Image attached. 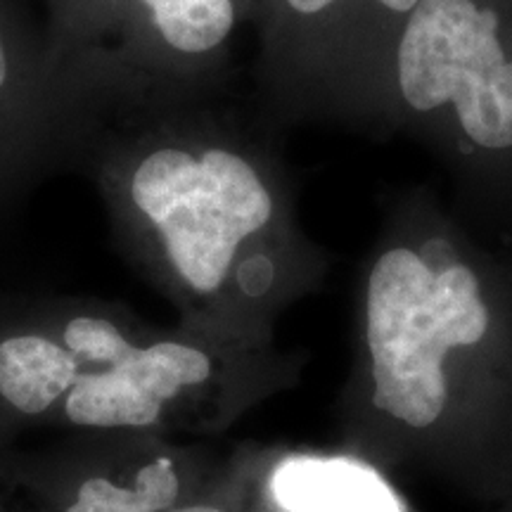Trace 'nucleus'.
Segmentation results:
<instances>
[{
  "mask_svg": "<svg viewBox=\"0 0 512 512\" xmlns=\"http://www.w3.org/2000/svg\"><path fill=\"white\" fill-rule=\"evenodd\" d=\"M209 356L178 342L138 349L107 370L81 375L67 396V415L83 427L155 425L162 406L183 387L209 380Z\"/></svg>",
  "mask_w": 512,
  "mask_h": 512,
  "instance_id": "6",
  "label": "nucleus"
},
{
  "mask_svg": "<svg viewBox=\"0 0 512 512\" xmlns=\"http://www.w3.org/2000/svg\"><path fill=\"white\" fill-rule=\"evenodd\" d=\"M420 0H264L261 98L268 117L373 131L396 36Z\"/></svg>",
  "mask_w": 512,
  "mask_h": 512,
  "instance_id": "4",
  "label": "nucleus"
},
{
  "mask_svg": "<svg viewBox=\"0 0 512 512\" xmlns=\"http://www.w3.org/2000/svg\"><path fill=\"white\" fill-rule=\"evenodd\" d=\"M411 131L472 181L512 188V0H420L384 69L373 131Z\"/></svg>",
  "mask_w": 512,
  "mask_h": 512,
  "instance_id": "2",
  "label": "nucleus"
},
{
  "mask_svg": "<svg viewBox=\"0 0 512 512\" xmlns=\"http://www.w3.org/2000/svg\"><path fill=\"white\" fill-rule=\"evenodd\" d=\"M64 347L79 361L107 363V366L133 351V344L121 335L112 320L93 316H76L69 320L64 328Z\"/></svg>",
  "mask_w": 512,
  "mask_h": 512,
  "instance_id": "10",
  "label": "nucleus"
},
{
  "mask_svg": "<svg viewBox=\"0 0 512 512\" xmlns=\"http://www.w3.org/2000/svg\"><path fill=\"white\" fill-rule=\"evenodd\" d=\"M178 477L171 460H157L140 470L133 489L93 477L79 489V498L67 512H164L174 508Z\"/></svg>",
  "mask_w": 512,
  "mask_h": 512,
  "instance_id": "9",
  "label": "nucleus"
},
{
  "mask_svg": "<svg viewBox=\"0 0 512 512\" xmlns=\"http://www.w3.org/2000/svg\"><path fill=\"white\" fill-rule=\"evenodd\" d=\"M181 91L150 128L119 145L131 207L157 233L174 273L209 297L242 268L249 294L273 271L245 256L278 219V185L266 128L204 105Z\"/></svg>",
  "mask_w": 512,
  "mask_h": 512,
  "instance_id": "1",
  "label": "nucleus"
},
{
  "mask_svg": "<svg viewBox=\"0 0 512 512\" xmlns=\"http://www.w3.org/2000/svg\"><path fill=\"white\" fill-rule=\"evenodd\" d=\"M171 512H221L211 505H190V508H181V510H171Z\"/></svg>",
  "mask_w": 512,
  "mask_h": 512,
  "instance_id": "12",
  "label": "nucleus"
},
{
  "mask_svg": "<svg viewBox=\"0 0 512 512\" xmlns=\"http://www.w3.org/2000/svg\"><path fill=\"white\" fill-rule=\"evenodd\" d=\"M27 57L10 17L0 8V131L17 119L19 107L27 100Z\"/></svg>",
  "mask_w": 512,
  "mask_h": 512,
  "instance_id": "11",
  "label": "nucleus"
},
{
  "mask_svg": "<svg viewBox=\"0 0 512 512\" xmlns=\"http://www.w3.org/2000/svg\"><path fill=\"white\" fill-rule=\"evenodd\" d=\"M273 494L287 512H399L373 472L342 460H287L275 472Z\"/></svg>",
  "mask_w": 512,
  "mask_h": 512,
  "instance_id": "7",
  "label": "nucleus"
},
{
  "mask_svg": "<svg viewBox=\"0 0 512 512\" xmlns=\"http://www.w3.org/2000/svg\"><path fill=\"white\" fill-rule=\"evenodd\" d=\"M81 27H98V41L112 36L128 55L152 60L159 74L185 91L204 93L226 60L235 22V0H67Z\"/></svg>",
  "mask_w": 512,
  "mask_h": 512,
  "instance_id": "5",
  "label": "nucleus"
},
{
  "mask_svg": "<svg viewBox=\"0 0 512 512\" xmlns=\"http://www.w3.org/2000/svg\"><path fill=\"white\" fill-rule=\"evenodd\" d=\"M491 323L482 273L456 238L434 230L384 247L366 280L375 406L415 430L434 425L448 401L446 354L477 347Z\"/></svg>",
  "mask_w": 512,
  "mask_h": 512,
  "instance_id": "3",
  "label": "nucleus"
},
{
  "mask_svg": "<svg viewBox=\"0 0 512 512\" xmlns=\"http://www.w3.org/2000/svg\"><path fill=\"white\" fill-rule=\"evenodd\" d=\"M79 377V358L53 339L22 335L0 342V394L17 411H48Z\"/></svg>",
  "mask_w": 512,
  "mask_h": 512,
  "instance_id": "8",
  "label": "nucleus"
}]
</instances>
